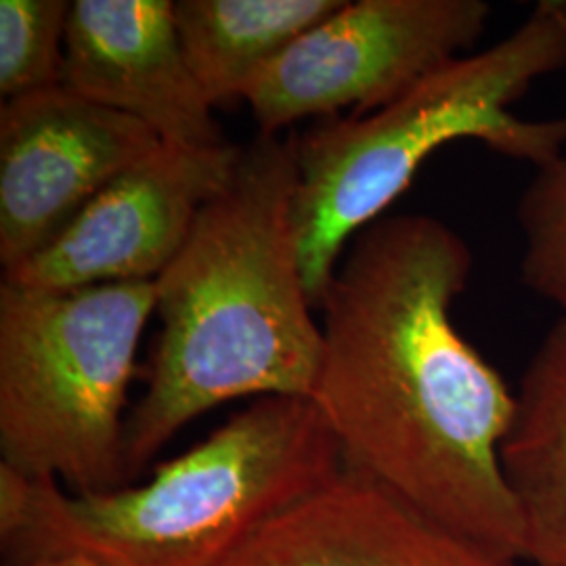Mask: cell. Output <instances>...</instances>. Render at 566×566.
<instances>
[{
    "instance_id": "52a82bcc",
    "label": "cell",
    "mask_w": 566,
    "mask_h": 566,
    "mask_svg": "<svg viewBox=\"0 0 566 566\" xmlns=\"http://www.w3.org/2000/svg\"><path fill=\"white\" fill-rule=\"evenodd\" d=\"M160 137L122 112L55 86L0 109V263L11 271L74 223Z\"/></svg>"
},
{
    "instance_id": "277c9868",
    "label": "cell",
    "mask_w": 566,
    "mask_h": 566,
    "mask_svg": "<svg viewBox=\"0 0 566 566\" xmlns=\"http://www.w3.org/2000/svg\"><path fill=\"white\" fill-rule=\"evenodd\" d=\"M565 67L566 4L542 2L506 39L449 61L385 107L292 135L294 233L313 306H322L348 243L382 219L439 147L474 139L535 168L560 156L566 116L528 120L514 105Z\"/></svg>"
},
{
    "instance_id": "6da1fadb",
    "label": "cell",
    "mask_w": 566,
    "mask_h": 566,
    "mask_svg": "<svg viewBox=\"0 0 566 566\" xmlns=\"http://www.w3.org/2000/svg\"><path fill=\"white\" fill-rule=\"evenodd\" d=\"M470 269L464 240L432 217L367 224L319 306L324 353L311 401L346 468L516 563L526 558L525 526L500 458L514 392L451 315Z\"/></svg>"
},
{
    "instance_id": "ba28073f",
    "label": "cell",
    "mask_w": 566,
    "mask_h": 566,
    "mask_svg": "<svg viewBox=\"0 0 566 566\" xmlns=\"http://www.w3.org/2000/svg\"><path fill=\"white\" fill-rule=\"evenodd\" d=\"M242 145L177 147L160 143L126 168L60 238L2 283L78 290L103 283L156 282L179 254L203 206L233 179Z\"/></svg>"
},
{
    "instance_id": "7a4b0ae2",
    "label": "cell",
    "mask_w": 566,
    "mask_h": 566,
    "mask_svg": "<svg viewBox=\"0 0 566 566\" xmlns=\"http://www.w3.org/2000/svg\"><path fill=\"white\" fill-rule=\"evenodd\" d=\"M298 168L292 143L259 135L233 179L203 206L156 280L160 336L147 390L126 416L128 485L182 426L242 397L311 399L324 332L294 233Z\"/></svg>"
},
{
    "instance_id": "8992f818",
    "label": "cell",
    "mask_w": 566,
    "mask_h": 566,
    "mask_svg": "<svg viewBox=\"0 0 566 566\" xmlns=\"http://www.w3.org/2000/svg\"><path fill=\"white\" fill-rule=\"evenodd\" d=\"M489 15L485 0H346L271 61L242 99L261 135L344 107L371 114L462 57Z\"/></svg>"
},
{
    "instance_id": "7c38bea8",
    "label": "cell",
    "mask_w": 566,
    "mask_h": 566,
    "mask_svg": "<svg viewBox=\"0 0 566 566\" xmlns=\"http://www.w3.org/2000/svg\"><path fill=\"white\" fill-rule=\"evenodd\" d=\"M346 0H179L175 23L187 63L212 105L242 99L283 51Z\"/></svg>"
},
{
    "instance_id": "9a60e30c",
    "label": "cell",
    "mask_w": 566,
    "mask_h": 566,
    "mask_svg": "<svg viewBox=\"0 0 566 566\" xmlns=\"http://www.w3.org/2000/svg\"><path fill=\"white\" fill-rule=\"evenodd\" d=\"M11 566H103L86 556L78 554H60V556H42L34 560H25V563H15Z\"/></svg>"
},
{
    "instance_id": "4fadbf2b",
    "label": "cell",
    "mask_w": 566,
    "mask_h": 566,
    "mask_svg": "<svg viewBox=\"0 0 566 566\" xmlns=\"http://www.w3.org/2000/svg\"><path fill=\"white\" fill-rule=\"evenodd\" d=\"M65 0H0V95L4 102L63 86Z\"/></svg>"
},
{
    "instance_id": "9c48e42d",
    "label": "cell",
    "mask_w": 566,
    "mask_h": 566,
    "mask_svg": "<svg viewBox=\"0 0 566 566\" xmlns=\"http://www.w3.org/2000/svg\"><path fill=\"white\" fill-rule=\"evenodd\" d=\"M63 86L143 122L168 145L227 143L185 57L170 0L72 2Z\"/></svg>"
},
{
    "instance_id": "30bf717a",
    "label": "cell",
    "mask_w": 566,
    "mask_h": 566,
    "mask_svg": "<svg viewBox=\"0 0 566 566\" xmlns=\"http://www.w3.org/2000/svg\"><path fill=\"white\" fill-rule=\"evenodd\" d=\"M221 566H514L344 465Z\"/></svg>"
},
{
    "instance_id": "3957f363",
    "label": "cell",
    "mask_w": 566,
    "mask_h": 566,
    "mask_svg": "<svg viewBox=\"0 0 566 566\" xmlns=\"http://www.w3.org/2000/svg\"><path fill=\"white\" fill-rule=\"evenodd\" d=\"M343 468L317 405L263 397L143 485L70 493L0 462V537L13 565L78 554L103 566H221Z\"/></svg>"
},
{
    "instance_id": "8fae6325",
    "label": "cell",
    "mask_w": 566,
    "mask_h": 566,
    "mask_svg": "<svg viewBox=\"0 0 566 566\" xmlns=\"http://www.w3.org/2000/svg\"><path fill=\"white\" fill-rule=\"evenodd\" d=\"M500 458L525 526V560L566 566V313L526 365Z\"/></svg>"
},
{
    "instance_id": "5b68a950",
    "label": "cell",
    "mask_w": 566,
    "mask_h": 566,
    "mask_svg": "<svg viewBox=\"0 0 566 566\" xmlns=\"http://www.w3.org/2000/svg\"><path fill=\"white\" fill-rule=\"evenodd\" d=\"M156 282L0 285V453L70 493L128 485L126 395Z\"/></svg>"
},
{
    "instance_id": "5bb4252c",
    "label": "cell",
    "mask_w": 566,
    "mask_h": 566,
    "mask_svg": "<svg viewBox=\"0 0 566 566\" xmlns=\"http://www.w3.org/2000/svg\"><path fill=\"white\" fill-rule=\"evenodd\" d=\"M523 233V280L566 313V149L535 168L518 202Z\"/></svg>"
}]
</instances>
